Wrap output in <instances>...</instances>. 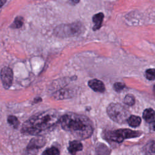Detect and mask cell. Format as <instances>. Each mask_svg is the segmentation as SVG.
I'll list each match as a JSON object with an SVG mask.
<instances>
[{
    "mask_svg": "<svg viewBox=\"0 0 155 155\" xmlns=\"http://www.w3.org/2000/svg\"><path fill=\"white\" fill-rule=\"evenodd\" d=\"M6 0H1V6H2V5L5 2Z\"/></svg>",
    "mask_w": 155,
    "mask_h": 155,
    "instance_id": "44dd1931",
    "label": "cell"
},
{
    "mask_svg": "<svg viewBox=\"0 0 155 155\" xmlns=\"http://www.w3.org/2000/svg\"><path fill=\"white\" fill-rule=\"evenodd\" d=\"M69 1H70V2H71L73 4H77V3L79 2V0H69Z\"/></svg>",
    "mask_w": 155,
    "mask_h": 155,
    "instance_id": "d6986e66",
    "label": "cell"
},
{
    "mask_svg": "<svg viewBox=\"0 0 155 155\" xmlns=\"http://www.w3.org/2000/svg\"><path fill=\"white\" fill-rule=\"evenodd\" d=\"M60 118L58 113L53 110L37 113L23 124L21 133L26 135L39 136L55 126Z\"/></svg>",
    "mask_w": 155,
    "mask_h": 155,
    "instance_id": "6da1fadb",
    "label": "cell"
},
{
    "mask_svg": "<svg viewBox=\"0 0 155 155\" xmlns=\"http://www.w3.org/2000/svg\"><path fill=\"white\" fill-rule=\"evenodd\" d=\"M145 150L148 153H155V141L151 140L145 146Z\"/></svg>",
    "mask_w": 155,
    "mask_h": 155,
    "instance_id": "2e32d148",
    "label": "cell"
},
{
    "mask_svg": "<svg viewBox=\"0 0 155 155\" xmlns=\"http://www.w3.org/2000/svg\"><path fill=\"white\" fill-rule=\"evenodd\" d=\"M1 79L4 88H9L12 84L13 79L12 69L7 67H3L1 71Z\"/></svg>",
    "mask_w": 155,
    "mask_h": 155,
    "instance_id": "8992f818",
    "label": "cell"
},
{
    "mask_svg": "<svg viewBox=\"0 0 155 155\" xmlns=\"http://www.w3.org/2000/svg\"><path fill=\"white\" fill-rule=\"evenodd\" d=\"M146 78L148 80L155 79V68H150L145 71Z\"/></svg>",
    "mask_w": 155,
    "mask_h": 155,
    "instance_id": "e0dca14e",
    "label": "cell"
},
{
    "mask_svg": "<svg viewBox=\"0 0 155 155\" xmlns=\"http://www.w3.org/2000/svg\"><path fill=\"white\" fill-rule=\"evenodd\" d=\"M151 128H153V130L155 131V120L153 121V122L151 123Z\"/></svg>",
    "mask_w": 155,
    "mask_h": 155,
    "instance_id": "ffe728a7",
    "label": "cell"
},
{
    "mask_svg": "<svg viewBox=\"0 0 155 155\" xmlns=\"http://www.w3.org/2000/svg\"><path fill=\"white\" fill-rule=\"evenodd\" d=\"M104 17V15L102 13H97L93 16L92 19L94 22L93 30H96L101 28V27L102 25V21H103Z\"/></svg>",
    "mask_w": 155,
    "mask_h": 155,
    "instance_id": "9c48e42d",
    "label": "cell"
},
{
    "mask_svg": "<svg viewBox=\"0 0 155 155\" xmlns=\"http://www.w3.org/2000/svg\"><path fill=\"white\" fill-rule=\"evenodd\" d=\"M59 122L64 130L79 139H87L93 133L91 120L84 115L68 113L60 118Z\"/></svg>",
    "mask_w": 155,
    "mask_h": 155,
    "instance_id": "7a4b0ae2",
    "label": "cell"
},
{
    "mask_svg": "<svg viewBox=\"0 0 155 155\" xmlns=\"http://www.w3.org/2000/svg\"><path fill=\"white\" fill-rule=\"evenodd\" d=\"M107 113L108 116L115 122L122 124L129 117L128 110L119 103H111L107 108Z\"/></svg>",
    "mask_w": 155,
    "mask_h": 155,
    "instance_id": "3957f363",
    "label": "cell"
},
{
    "mask_svg": "<svg viewBox=\"0 0 155 155\" xmlns=\"http://www.w3.org/2000/svg\"><path fill=\"white\" fill-rule=\"evenodd\" d=\"M125 87V85L122 82H116L113 85L114 90L117 92H119L122 91Z\"/></svg>",
    "mask_w": 155,
    "mask_h": 155,
    "instance_id": "ac0fdd59",
    "label": "cell"
},
{
    "mask_svg": "<svg viewBox=\"0 0 155 155\" xmlns=\"http://www.w3.org/2000/svg\"><path fill=\"white\" fill-rule=\"evenodd\" d=\"M124 104L129 106L133 105L135 103V99L134 96H133L131 94H127L124 99Z\"/></svg>",
    "mask_w": 155,
    "mask_h": 155,
    "instance_id": "9a60e30c",
    "label": "cell"
},
{
    "mask_svg": "<svg viewBox=\"0 0 155 155\" xmlns=\"http://www.w3.org/2000/svg\"><path fill=\"white\" fill-rule=\"evenodd\" d=\"M42 155H59V150L55 147H52L46 149Z\"/></svg>",
    "mask_w": 155,
    "mask_h": 155,
    "instance_id": "5bb4252c",
    "label": "cell"
},
{
    "mask_svg": "<svg viewBox=\"0 0 155 155\" xmlns=\"http://www.w3.org/2000/svg\"><path fill=\"white\" fill-rule=\"evenodd\" d=\"M46 143L45 137L42 136H36L32 138L28 144L25 155H36L38 150L44 146Z\"/></svg>",
    "mask_w": 155,
    "mask_h": 155,
    "instance_id": "5b68a950",
    "label": "cell"
},
{
    "mask_svg": "<svg viewBox=\"0 0 155 155\" xmlns=\"http://www.w3.org/2000/svg\"><path fill=\"white\" fill-rule=\"evenodd\" d=\"M7 122L10 125H12L15 128H17L19 124V122L17 119V117L12 115L8 117Z\"/></svg>",
    "mask_w": 155,
    "mask_h": 155,
    "instance_id": "7c38bea8",
    "label": "cell"
},
{
    "mask_svg": "<svg viewBox=\"0 0 155 155\" xmlns=\"http://www.w3.org/2000/svg\"><path fill=\"white\" fill-rule=\"evenodd\" d=\"M24 24V19L21 16H18L14 20L13 23L11 25V27L14 28H21Z\"/></svg>",
    "mask_w": 155,
    "mask_h": 155,
    "instance_id": "4fadbf2b",
    "label": "cell"
},
{
    "mask_svg": "<svg viewBox=\"0 0 155 155\" xmlns=\"http://www.w3.org/2000/svg\"><path fill=\"white\" fill-rule=\"evenodd\" d=\"M88 86L94 91L103 93L105 90V87L104 83L99 79H91L88 81Z\"/></svg>",
    "mask_w": 155,
    "mask_h": 155,
    "instance_id": "52a82bcc",
    "label": "cell"
},
{
    "mask_svg": "<svg viewBox=\"0 0 155 155\" xmlns=\"http://www.w3.org/2000/svg\"><path fill=\"white\" fill-rule=\"evenodd\" d=\"M83 145L79 140H72L69 142L68 147V150L71 155H76L78 151H80L82 150Z\"/></svg>",
    "mask_w": 155,
    "mask_h": 155,
    "instance_id": "ba28073f",
    "label": "cell"
},
{
    "mask_svg": "<svg viewBox=\"0 0 155 155\" xmlns=\"http://www.w3.org/2000/svg\"><path fill=\"white\" fill-rule=\"evenodd\" d=\"M142 116L146 122L151 123L155 118V111L152 108H147L143 112Z\"/></svg>",
    "mask_w": 155,
    "mask_h": 155,
    "instance_id": "30bf717a",
    "label": "cell"
},
{
    "mask_svg": "<svg viewBox=\"0 0 155 155\" xmlns=\"http://www.w3.org/2000/svg\"><path fill=\"white\" fill-rule=\"evenodd\" d=\"M128 125L132 127H137L141 123V119L140 117L135 115H131L127 119Z\"/></svg>",
    "mask_w": 155,
    "mask_h": 155,
    "instance_id": "8fae6325",
    "label": "cell"
},
{
    "mask_svg": "<svg viewBox=\"0 0 155 155\" xmlns=\"http://www.w3.org/2000/svg\"><path fill=\"white\" fill-rule=\"evenodd\" d=\"M142 132L134 131L128 128L118 129L114 131H110L106 133V139L118 143L122 142L124 139L136 137L140 136Z\"/></svg>",
    "mask_w": 155,
    "mask_h": 155,
    "instance_id": "277c9868",
    "label": "cell"
}]
</instances>
